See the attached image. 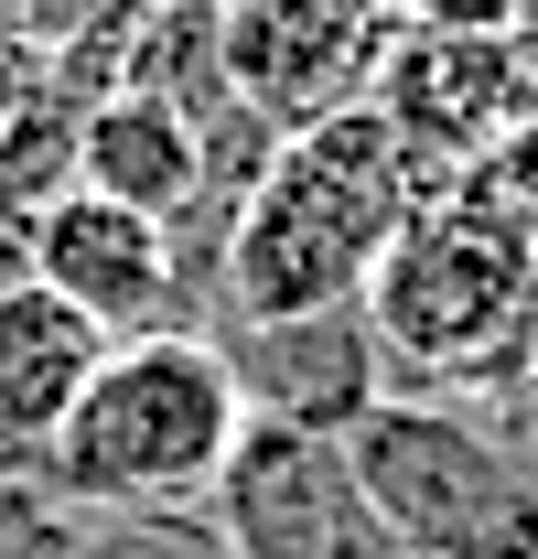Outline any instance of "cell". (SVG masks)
Masks as SVG:
<instances>
[{
    "label": "cell",
    "mask_w": 538,
    "mask_h": 559,
    "mask_svg": "<svg viewBox=\"0 0 538 559\" xmlns=\"http://www.w3.org/2000/svg\"><path fill=\"white\" fill-rule=\"evenodd\" d=\"M453 194L420 151H409L366 97L291 130L269 151V173L237 194L226 215V248H215V280H226V312L237 323H313V312H355L366 301V270L388 259L409 215Z\"/></svg>",
    "instance_id": "obj_1"
},
{
    "label": "cell",
    "mask_w": 538,
    "mask_h": 559,
    "mask_svg": "<svg viewBox=\"0 0 538 559\" xmlns=\"http://www.w3.org/2000/svg\"><path fill=\"white\" fill-rule=\"evenodd\" d=\"M248 441V399H237V366L215 334H130L108 345L97 388L75 399V419L44 441V474L66 506H184V495H215L226 452Z\"/></svg>",
    "instance_id": "obj_2"
},
{
    "label": "cell",
    "mask_w": 538,
    "mask_h": 559,
    "mask_svg": "<svg viewBox=\"0 0 538 559\" xmlns=\"http://www.w3.org/2000/svg\"><path fill=\"white\" fill-rule=\"evenodd\" d=\"M344 452L409 559H538V474L464 409L377 399Z\"/></svg>",
    "instance_id": "obj_3"
},
{
    "label": "cell",
    "mask_w": 538,
    "mask_h": 559,
    "mask_svg": "<svg viewBox=\"0 0 538 559\" xmlns=\"http://www.w3.org/2000/svg\"><path fill=\"white\" fill-rule=\"evenodd\" d=\"M528 301H538V248L528 237L495 226L473 194H431L388 237V259L366 270L355 312H366L377 355H399L420 377H464L506 323H528Z\"/></svg>",
    "instance_id": "obj_4"
},
{
    "label": "cell",
    "mask_w": 538,
    "mask_h": 559,
    "mask_svg": "<svg viewBox=\"0 0 538 559\" xmlns=\"http://www.w3.org/2000/svg\"><path fill=\"white\" fill-rule=\"evenodd\" d=\"M215 549L226 559H409L355 474L344 430L248 419V441L215 474Z\"/></svg>",
    "instance_id": "obj_5"
},
{
    "label": "cell",
    "mask_w": 538,
    "mask_h": 559,
    "mask_svg": "<svg viewBox=\"0 0 538 559\" xmlns=\"http://www.w3.org/2000/svg\"><path fill=\"white\" fill-rule=\"evenodd\" d=\"M399 33V0H226V86L269 140L366 97Z\"/></svg>",
    "instance_id": "obj_6"
},
{
    "label": "cell",
    "mask_w": 538,
    "mask_h": 559,
    "mask_svg": "<svg viewBox=\"0 0 538 559\" xmlns=\"http://www.w3.org/2000/svg\"><path fill=\"white\" fill-rule=\"evenodd\" d=\"M22 280H44L55 301H75L108 345H130V334H162L184 259H173V226L108 205L86 183H55L44 205L22 215Z\"/></svg>",
    "instance_id": "obj_7"
},
{
    "label": "cell",
    "mask_w": 538,
    "mask_h": 559,
    "mask_svg": "<svg viewBox=\"0 0 538 559\" xmlns=\"http://www.w3.org/2000/svg\"><path fill=\"white\" fill-rule=\"evenodd\" d=\"M517 97H528L517 44H506V33H442V22H399L388 55H377V75H366V108H377L442 183H464V162L517 119Z\"/></svg>",
    "instance_id": "obj_8"
},
{
    "label": "cell",
    "mask_w": 538,
    "mask_h": 559,
    "mask_svg": "<svg viewBox=\"0 0 538 559\" xmlns=\"http://www.w3.org/2000/svg\"><path fill=\"white\" fill-rule=\"evenodd\" d=\"M237 366V399L248 419H291V430H355L377 409V334L366 312H313V323H237L215 334Z\"/></svg>",
    "instance_id": "obj_9"
},
{
    "label": "cell",
    "mask_w": 538,
    "mask_h": 559,
    "mask_svg": "<svg viewBox=\"0 0 538 559\" xmlns=\"http://www.w3.org/2000/svg\"><path fill=\"white\" fill-rule=\"evenodd\" d=\"M66 183L151 215V226H173L195 194H215V183H204V130L184 108H162L151 86H108V97L75 108V173Z\"/></svg>",
    "instance_id": "obj_10"
},
{
    "label": "cell",
    "mask_w": 538,
    "mask_h": 559,
    "mask_svg": "<svg viewBox=\"0 0 538 559\" xmlns=\"http://www.w3.org/2000/svg\"><path fill=\"white\" fill-rule=\"evenodd\" d=\"M97 366H108V334L75 301H55L44 280H0V441L11 452H44L97 388Z\"/></svg>",
    "instance_id": "obj_11"
},
{
    "label": "cell",
    "mask_w": 538,
    "mask_h": 559,
    "mask_svg": "<svg viewBox=\"0 0 538 559\" xmlns=\"http://www.w3.org/2000/svg\"><path fill=\"white\" fill-rule=\"evenodd\" d=\"M453 194H473V205L495 215V226H517V237L538 248V108H517L506 130H495L484 151H473Z\"/></svg>",
    "instance_id": "obj_12"
},
{
    "label": "cell",
    "mask_w": 538,
    "mask_h": 559,
    "mask_svg": "<svg viewBox=\"0 0 538 559\" xmlns=\"http://www.w3.org/2000/svg\"><path fill=\"white\" fill-rule=\"evenodd\" d=\"M528 0H399V22H442V33H506Z\"/></svg>",
    "instance_id": "obj_13"
},
{
    "label": "cell",
    "mask_w": 538,
    "mask_h": 559,
    "mask_svg": "<svg viewBox=\"0 0 538 559\" xmlns=\"http://www.w3.org/2000/svg\"><path fill=\"white\" fill-rule=\"evenodd\" d=\"M0 559H11V538H0Z\"/></svg>",
    "instance_id": "obj_14"
}]
</instances>
